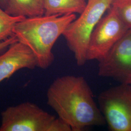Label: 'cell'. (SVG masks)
<instances>
[{
    "label": "cell",
    "mask_w": 131,
    "mask_h": 131,
    "mask_svg": "<svg viewBox=\"0 0 131 131\" xmlns=\"http://www.w3.org/2000/svg\"><path fill=\"white\" fill-rule=\"evenodd\" d=\"M47 103L72 131L106 124L92 89L83 76L67 75L56 78L47 90Z\"/></svg>",
    "instance_id": "obj_1"
},
{
    "label": "cell",
    "mask_w": 131,
    "mask_h": 131,
    "mask_svg": "<svg viewBox=\"0 0 131 131\" xmlns=\"http://www.w3.org/2000/svg\"><path fill=\"white\" fill-rule=\"evenodd\" d=\"M76 18L75 14L42 15L26 18L16 24L14 36L28 47L36 58L38 67L47 69L54 60L52 48L58 38Z\"/></svg>",
    "instance_id": "obj_2"
},
{
    "label": "cell",
    "mask_w": 131,
    "mask_h": 131,
    "mask_svg": "<svg viewBox=\"0 0 131 131\" xmlns=\"http://www.w3.org/2000/svg\"><path fill=\"white\" fill-rule=\"evenodd\" d=\"M113 0H88L84 11L70 23L63 34L67 44L79 66L87 62L86 52L91 35L112 5Z\"/></svg>",
    "instance_id": "obj_3"
},
{
    "label": "cell",
    "mask_w": 131,
    "mask_h": 131,
    "mask_svg": "<svg viewBox=\"0 0 131 131\" xmlns=\"http://www.w3.org/2000/svg\"><path fill=\"white\" fill-rule=\"evenodd\" d=\"M99 107L111 131H131V84H122L102 91Z\"/></svg>",
    "instance_id": "obj_4"
},
{
    "label": "cell",
    "mask_w": 131,
    "mask_h": 131,
    "mask_svg": "<svg viewBox=\"0 0 131 131\" xmlns=\"http://www.w3.org/2000/svg\"><path fill=\"white\" fill-rule=\"evenodd\" d=\"M1 116L0 131H47L56 117L29 102L6 108Z\"/></svg>",
    "instance_id": "obj_5"
},
{
    "label": "cell",
    "mask_w": 131,
    "mask_h": 131,
    "mask_svg": "<svg viewBox=\"0 0 131 131\" xmlns=\"http://www.w3.org/2000/svg\"><path fill=\"white\" fill-rule=\"evenodd\" d=\"M129 28L112 6L94 29L89 39L86 60H101Z\"/></svg>",
    "instance_id": "obj_6"
},
{
    "label": "cell",
    "mask_w": 131,
    "mask_h": 131,
    "mask_svg": "<svg viewBox=\"0 0 131 131\" xmlns=\"http://www.w3.org/2000/svg\"><path fill=\"white\" fill-rule=\"evenodd\" d=\"M98 75L122 84L131 80V28L98 61Z\"/></svg>",
    "instance_id": "obj_7"
},
{
    "label": "cell",
    "mask_w": 131,
    "mask_h": 131,
    "mask_svg": "<svg viewBox=\"0 0 131 131\" xmlns=\"http://www.w3.org/2000/svg\"><path fill=\"white\" fill-rule=\"evenodd\" d=\"M38 67L36 57L31 50L18 41L0 53V83L23 69Z\"/></svg>",
    "instance_id": "obj_8"
},
{
    "label": "cell",
    "mask_w": 131,
    "mask_h": 131,
    "mask_svg": "<svg viewBox=\"0 0 131 131\" xmlns=\"http://www.w3.org/2000/svg\"><path fill=\"white\" fill-rule=\"evenodd\" d=\"M4 10L11 16L26 18L45 14L43 0H8Z\"/></svg>",
    "instance_id": "obj_9"
},
{
    "label": "cell",
    "mask_w": 131,
    "mask_h": 131,
    "mask_svg": "<svg viewBox=\"0 0 131 131\" xmlns=\"http://www.w3.org/2000/svg\"><path fill=\"white\" fill-rule=\"evenodd\" d=\"M44 15H65L81 14L85 8L86 0H43Z\"/></svg>",
    "instance_id": "obj_10"
},
{
    "label": "cell",
    "mask_w": 131,
    "mask_h": 131,
    "mask_svg": "<svg viewBox=\"0 0 131 131\" xmlns=\"http://www.w3.org/2000/svg\"><path fill=\"white\" fill-rule=\"evenodd\" d=\"M26 18L24 17H15L7 14L0 6V42L14 36L13 29L18 22Z\"/></svg>",
    "instance_id": "obj_11"
},
{
    "label": "cell",
    "mask_w": 131,
    "mask_h": 131,
    "mask_svg": "<svg viewBox=\"0 0 131 131\" xmlns=\"http://www.w3.org/2000/svg\"><path fill=\"white\" fill-rule=\"evenodd\" d=\"M123 22L131 28V0H113L112 5Z\"/></svg>",
    "instance_id": "obj_12"
},
{
    "label": "cell",
    "mask_w": 131,
    "mask_h": 131,
    "mask_svg": "<svg viewBox=\"0 0 131 131\" xmlns=\"http://www.w3.org/2000/svg\"><path fill=\"white\" fill-rule=\"evenodd\" d=\"M47 131H72L70 125L59 117H55L48 128Z\"/></svg>",
    "instance_id": "obj_13"
},
{
    "label": "cell",
    "mask_w": 131,
    "mask_h": 131,
    "mask_svg": "<svg viewBox=\"0 0 131 131\" xmlns=\"http://www.w3.org/2000/svg\"><path fill=\"white\" fill-rule=\"evenodd\" d=\"M18 41V39L14 36L5 41L0 42V53L4 52L10 45Z\"/></svg>",
    "instance_id": "obj_14"
},
{
    "label": "cell",
    "mask_w": 131,
    "mask_h": 131,
    "mask_svg": "<svg viewBox=\"0 0 131 131\" xmlns=\"http://www.w3.org/2000/svg\"><path fill=\"white\" fill-rule=\"evenodd\" d=\"M7 2L8 0H0V6L4 9L6 6Z\"/></svg>",
    "instance_id": "obj_15"
},
{
    "label": "cell",
    "mask_w": 131,
    "mask_h": 131,
    "mask_svg": "<svg viewBox=\"0 0 131 131\" xmlns=\"http://www.w3.org/2000/svg\"><path fill=\"white\" fill-rule=\"evenodd\" d=\"M129 84H131V81H130V83H129Z\"/></svg>",
    "instance_id": "obj_16"
}]
</instances>
